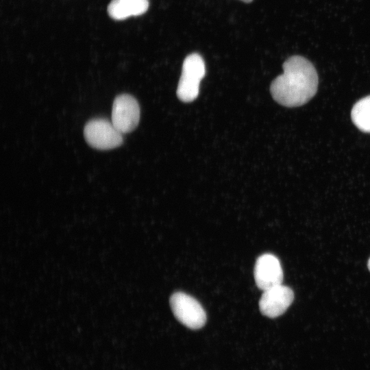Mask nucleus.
<instances>
[{"instance_id":"obj_1","label":"nucleus","mask_w":370,"mask_h":370,"mask_svg":"<svg viewBox=\"0 0 370 370\" xmlns=\"http://www.w3.org/2000/svg\"><path fill=\"white\" fill-rule=\"evenodd\" d=\"M283 73L270 86L273 99L288 108L304 105L317 92L318 75L313 64L300 56H293L282 65Z\"/></svg>"},{"instance_id":"obj_2","label":"nucleus","mask_w":370,"mask_h":370,"mask_svg":"<svg viewBox=\"0 0 370 370\" xmlns=\"http://www.w3.org/2000/svg\"><path fill=\"white\" fill-rule=\"evenodd\" d=\"M205 74V62L199 53H193L185 58L177 88V96L180 101L188 103L197 97L200 82Z\"/></svg>"},{"instance_id":"obj_3","label":"nucleus","mask_w":370,"mask_h":370,"mask_svg":"<svg viewBox=\"0 0 370 370\" xmlns=\"http://www.w3.org/2000/svg\"><path fill=\"white\" fill-rule=\"evenodd\" d=\"M122 134L112 122L102 118L90 120L84 128L86 142L91 147L100 150L111 149L122 145Z\"/></svg>"},{"instance_id":"obj_4","label":"nucleus","mask_w":370,"mask_h":370,"mask_svg":"<svg viewBox=\"0 0 370 370\" xmlns=\"http://www.w3.org/2000/svg\"><path fill=\"white\" fill-rule=\"evenodd\" d=\"M170 305L175 318L187 328L197 330L205 325L206 312L193 297L182 292H176L171 296Z\"/></svg>"},{"instance_id":"obj_5","label":"nucleus","mask_w":370,"mask_h":370,"mask_svg":"<svg viewBox=\"0 0 370 370\" xmlns=\"http://www.w3.org/2000/svg\"><path fill=\"white\" fill-rule=\"evenodd\" d=\"M140 106L131 95L121 94L113 101L112 123L121 134L133 131L140 120Z\"/></svg>"},{"instance_id":"obj_6","label":"nucleus","mask_w":370,"mask_h":370,"mask_svg":"<svg viewBox=\"0 0 370 370\" xmlns=\"http://www.w3.org/2000/svg\"><path fill=\"white\" fill-rule=\"evenodd\" d=\"M293 299V291L289 287L280 284L263 291L259 308L263 315L275 318L287 310Z\"/></svg>"},{"instance_id":"obj_7","label":"nucleus","mask_w":370,"mask_h":370,"mask_svg":"<svg viewBox=\"0 0 370 370\" xmlns=\"http://www.w3.org/2000/svg\"><path fill=\"white\" fill-rule=\"evenodd\" d=\"M254 273L256 284L262 291L282 284V269L279 260L273 254H264L259 256Z\"/></svg>"},{"instance_id":"obj_8","label":"nucleus","mask_w":370,"mask_h":370,"mask_svg":"<svg viewBox=\"0 0 370 370\" xmlns=\"http://www.w3.org/2000/svg\"><path fill=\"white\" fill-rule=\"evenodd\" d=\"M149 8L148 0H112L108 7L109 16L117 21L144 14Z\"/></svg>"},{"instance_id":"obj_9","label":"nucleus","mask_w":370,"mask_h":370,"mask_svg":"<svg viewBox=\"0 0 370 370\" xmlns=\"http://www.w3.org/2000/svg\"><path fill=\"white\" fill-rule=\"evenodd\" d=\"M351 118L361 131L370 132V95L357 101L352 108Z\"/></svg>"},{"instance_id":"obj_10","label":"nucleus","mask_w":370,"mask_h":370,"mask_svg":"<svg viewBox=\"0 0 370 370\" xmlns=\"http://www.w3.org/2000/svg\"><path fill=\"white\" fill-rule=\"evenodd\" d=\"M240 1H243V2H245V3H250V2H251L253 0H240Z\"/></svg>"},{"instance_id":"obj_11","label":"nucleus","mask_w":370,"mask_h":370,"mask_svg":"<svg viewBox=\"0 0 370 370\" xmlns=\"http://www.w3.org/2000/svg\"><path fill=\"white\" fill-rule=\"evenodd\" d=\"M367 265H368V268H369V271H370V258H369V260H368V264H367Z\"/></svg>"}]
</instances>
